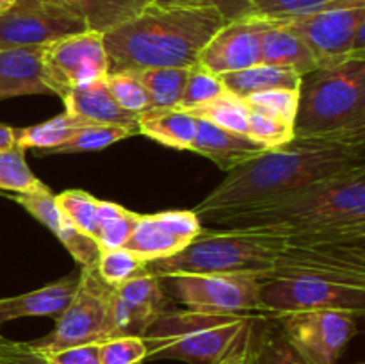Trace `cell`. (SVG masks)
I'll return each instance as SVG.
<instances>
[{
  "instance_id": "f6af8a7d",
  "label": "cell",
  "mask_w": 365,
  "mask_h": 364,
  "mask_svg": "<svg viewBox=\"0 0 365 364\" xmlns=\"http://www.w3.org/2000/svg\"><path fill=\"white\" fill-rule=\"evenodd\" d=\"M157 4H207V2H217L220 0H155Z\"/></svg>"
},
{
  "instance_id": "bcb514c9",
  "label": "cell",
  "mask_w": 365,
  "mask_h": 364,
  "mask_svg": "<svg viewBox=\"0 0 365 364\" xmlns=\"http://www.w3.org/2000/svg\"><path fill=\"white\" fill-rule=\"evenodd\" d=\"M20 364H46V363H45V359H43V357L39 355L38 352H34V350H32L31 355H29L27 359L21 360Z\"/></svg>"
},
{
  "instance_id": "4fadbf2b",
  "label": "cell",
  "mask_w": 365,
  "mask_h": 364,
  "mask_svg": "<svg viewBox=\"0 0 365 364\" xmlns=\"http://www.w3.org/2000/svg\"><path fill=\"white\" fill-rule=\"evenodd\" d=\"M271 21H277L298 34L312 50L319 66H323L351 56L356 27L365 21V6L331 7L307 16Z\"/></svg>"
},
{
  "instance_id": "6da1fadb",
  "label": "cell",
  "mask_w": 365,
  "mask_h": 364,
  "mask_svg": "<svg viewBox=\"0 0 365 364\" xmlns=\"http://www.w3.org/2000/svg\"><path fill=\"white\" fill-rule=\"evenodd\" d=\"M359 168H365V145L294 136L285 145L267 148L228 171L223 182L192 213L200 221L214 223L237 211L271 202Z\"/></svg>"
},
{
  "instance_id": "8d00e7d4",
  "label": "cell",
  "mask_w": 365,
  "mask_h": 364,
  "mask_svg": "<svg viewBox=\"0 0 365 364\" xmlns=\"http://www.w3.org/2000/svg\"><path fill=\"white\" fill-rule=\"evenodd\" d=\"M242 100L250 109L260 111V113L294 125L299 103V89H267V91L252 93Z\"/></svg>"
},
{
  "instance_id": "7a4b0ae2",
  "label": "cell",
  "mask_w": 365,
  "mask_h": 364,
  "mask_svg": "<svg viewBox=\"0 0 365 364\" xmlns=\"http://www.w3.org/2000/svg\"><path fill=\"white\" fill-rule=\"evenodd\" d=\"M228 21L217 2L157 4L103 34L109 74L189 68Z\"/></svg>"
},
{
  "instance_id": "836d02e7",
  "label": "cell",
  "mask_w": 365,
  "mask_h": 364,
  "mask_svg": "<svg viewBox=\"0 0 365 364\" xmlns=\"http://www.w3.org/2000/svg\"><path fill=\"white\" fill-rule=\"evenodd\" d=\"M56 203L63 216L82 234L95 239L96 218H98L100 200L82 189H68L56 195Z\"/></svg>"
},
{
  "instance_id": "e575fe53",
  "label": "cell",
  "mask_w": 365,
  "mask_h": 364,
  "mask_svg": "<svg viewBox=\"0 0 365 364\" xmlns=\"http://www.w3.org/2000/svg\"><path fill=\"white\" fill-rule=\"evenodd\" d=\"M146 261L127 248L102 252L96 263V271L109 285H120L146 271Z\"/></svg>"
},
{
  "instance_id": "603a6c76",
  "label": "cell",
  "mask_w": 365,
  "mask_h": 364,
  "mask_svg": "<svg viewBox=\"0 0 365 364\" xmlns=\"http://www.w3.org/2000/svg\"><path fill=\"white\" fill-rule=\"evenodd\" d=\"M139 134L177 150H191L196 138V118L178 107L146 109L138 114Z\"/></svg>"
},
{
  "instance_id": "f546056e",
  "label": "cell",
  "mask_w": 365,
  "mask_h": 364,
  "mask_svg": "<svg viewBox=\"0 0 365 364\" xmlns=\"http://www.w3.org/2000/svg\"><path fill=\"white\" fill-rule=\"evenodd\" d=\"M248 6L242 13L264 20L307 16L341 6H365V0H246Z\"/></svg>"
},
{
  "instance_id": "5b68a950",
  "label": "cell",
  "mask_w": 365,
  "mask_h": 364,
  "mask_svg": "<svg viewBox=\"0 0 365 364\" xmlns=\"http://www.w3.org/2000/svg\"><path fill=\"white\" fill-rule=\"evenodd\" d=\"M285 245L287 234L273 228H202L180 252L150 261L146 266L157 277L212 273L264 275L273 268L278 252Z\"/></svg>"
},
{
  "instance_id": "3957f363",
  "label": "cell",
  "mask_w": 365,
  "mask_h": 364,
  "mask_svg": "<svg viewBox=\"0 0 365 364\" xmlns=\"http://www.w3.org/2000/svg\"><path fill=\"white\" fill-rule=\"evenodd\" d=\"M220 228L262 227L317 239L365 236V168L214 221Z\"/></svg>"
},
{
  "instance_id": "ffe728a7",
  "label": "cell",
  "mask_w": 365,
  "mask_h": 364,
  "mask_svg": "<svg viewBox=\"0 0 365 364\" xmlns=\"http://www.w3.org/2000/svg\"><path fill=\"white\" fill-rule=\"evenodd\" d=\"M77 284L78 277H68L24 295L0 298V327L7 321L29 316H48L57 320L73 298Z\"/></svg>"
},
{
  "instance_id": "c3c4849f",
  "label": "cell",
  "mask_w": 365,
  "mask_h": 364,
  "mask_svg": "<svg viewBox=\"0 0 365 364\" xmlns=\"http://www.w3.org/2000/svg\"><path fill=\"white\" fill-rule=\"evenodd\" d=\"M0 195H2V196H7V193H0Z\"/></svg>"
},
{
  "instance_id": "d4e9b609",
  "label": "cell",
  "mask_w": 365,
  "mask_h": 364,
  "mask_svg": "<svg viewBox=\"0 0 365 364\" xmlns=\"http://www.w3.org/2000/svg\"><path fill=\"white\" fill-rule=\"evenodd\" d=\"M220 79L225 89L239 98H246L252 93L267 91V89H299L302 86V75L264 63L223 74L220 75Z\"/></svg>"
},
{
  "instance_id": "816d5d0a",
  "label": "cell",
  "mask_w": 365,
  "mask_h": 364,
  "mask_svg": "<svg viewBox=\"0 0 365 364\" xmlns=\"http://www.w3.org/2000/svg\"><path fill=\"white\" fill-rule=\"evenodd\" d=\"M59 2H61V0H59Z\"/></svg>"
},
{
  "instance_id": "9a60e30c",
  "label": "cell",
  "mask_w": 365,
  "mask_h": 364,
  "mask_svg": "<svg viewBox=\"0 0 365 364\" xmlns=\"http://www.w3.org/2000/svg\"><path fill=\"white\" fill-rule=\"evenodd\" d=\"M269 21L239 13L210 38L198 57L205 70L216 75L245 70L260 63V39Z\"/></svg>"
},
{
  "instance_id": "d6986e66",
  "label": "cell",
  "mask_w": 365,
  "mask_h": 364,
  "mask_svg": "<svg viewBox=\"0 0 365 364\" xmlns=\"http://www.w3.org/2000/svg\"><path fill=\"white\" fill-rule=\"evenodd\" d=\"M43 46L0 49V102L14 96L53 95L43 77Z\"/></svg>"
},
{
  "instance_id": "2e32d148",
  "label": "cell",
  "mask_w": 365,
  "mask_h": 364,
  "mask_svg": "<svg viewBox=\"0 0 365 364\" xmlns=\"http://www.w3.org/2000/svg\"><path fill=\"white\" fill-rule=\"evenodd\" d=\"M202 221L192 211L141 214L123 248L150 263L180 252L202 232Z\"/></svg>"
},
{
  "instance_id": "d590c367",
  "label": "cell",
  "mask_w": 365,
  "mask_h": 364,
  "mask_svg": "<svg viewBox=\"0 0 365 364\" xmlns=\"http://www.w3.org/2000/svg\"><path fill=\"white\" fill-rule=\"evenodd\" d=\"M107 89L116 100L118 106L134 114L145 113L150 109V98L145 86L139 81L134 71H120V74H107L103 79Z\"/></svg>"
},
{
  "instance_id": "e0dca14e",
  "label": "cell",
  "mask_w": 365,
  "mask_h": 364,
  "mask_svg": "<svg viewBox=\"0 0 365 364\" xmlns=\"http://www.w3.org/2000/svg\"><path fill=\"white\" fill-rule=\"evenodd\" d=\"M11 198L20 203L39 223L45 225L52 234H56L57 239L63 243L64 248L71 253V257L82 268L95 266L98 263V257L102 252H100L96 241L89 236L82 234L81 231H77L63 216V213H61L56 203V195L52 193V189L46 188L43 191L16 193Z\"/></svg>"
},
{
  "instance_id": "52a82bcc",
  "label": "cell",
  "mask_w": 365,
  "mask_h": 364,
  "mask_svg": "<svg viewBox=\"0 0 365 364\" xmlns=\"http://www.w3.org/2000/svg\"><path fill=\"white\" fill-rule=\"evenodd\" d=\"M260 303L266 316L312 309L365 314V282L319 275H260Z\"/></svg>"
},
{
  "instance_id": "8fae6325",
  "label": "cell",
  "mask_w": 365,
  "mask_h": 364,
  "mask_svg": "<svg viewBox=\"0 0 365 364\" xmlns=\"http://www.w3.org/2000/svg\"><path fill=\"white\" fill-rule=\"evenodd\" d=\"M41 63L46 86L61 100L73 89L102 81L109 74L103 34L93 31L66 36L45 45Z\"/></svg>"
},
{
  "instance_id": "cb8c5ba5",
  "label": "cell",
  "mask_w": 365,
  "mask_h": 364,
  "mask_svg": "<svg viewBox=\"0 0 365 364\" xmlns=\"http://www.w3.org/2000/svg\"><path fill=\"white\" fill-rule=\"evenodd\" d=\"M61 2L82 18L88 31L106 34L138 16L155 0H61Z\"/></svg>"
},
{
  "instance_id": "ba28073f",
  "label": "cell",
  "mask_w": 365,
  "mask_h": 364,
  "mask_svg": "<svg viewBox=\"0 0 365 364\" xmlns=\"http://www.w3.org/2000/svg\"><path fill=\"white\" fill-rule=\"evenodd\" d=\"M109 291L110 285L102 280L96 266L82 268L73 298L56 320V328L29 343L31 348L46 353L109 339Z\"/></svg>"
},
{
  "instance_id": "8992f818",
  "label": "cell",
  "mask_w": 365,
  "mask_h": 364,
  "mask_svg": "<svg viewBox=\"0 0 365 364\" xmlns=\"http://www.w3.org/2000/svg\"><path fill=\"white\" fill-rule=\"evenodd\" d=\"M257 316L260 314H217L170 307L143 334L146 359L214 364L237 345Z\"/></svg>"
},
{
  "instance_id": "44dd1931",
  "label": "cell",
  "mask_w": 365,
  "mask_h": 364,
  "mask_svg": "<svg viewBox=\"0 0 365 364\" xmlns=\"http://www.w3.org/2000/svg\"><path fill=\"white\" fill-rule=\"evenodd\" d=\"M64 109L75 116L86 118L95 123L120 125L138 134V114L128 113L118 106L116 100L107 89L106 82L96 81L88 86L73 89L66 98H63Z\"/></svg>"
},
{
  "instance_id": "f907efd6",
  "label": "cell",
  "mask_w": 365,
  "mask_h": 364,
  "mask_svg": "<svg viewBox=\"0 0 365 364\" xmlns=\"http://www.w3.org/2000/svg\"><path fill=\"white\" fill-rule=\"evenodd\" d=\"M217 363H220V360H217ZM217 363H214V364H217Z\"/></svg>"
},
{
  "instance_id": "9c48e42d",
  "label": "cell",
  "mask_w": 365,
  "mask_h": 364,
  "mask_svg": "<svg viewBox=\"0 0 365 364\" xmlns=\"http://www.w3.org/2000/svg\"><path fill=\"white\" fill-rule=\"evenodd\" d=\"M159 278L168 295L185 309L217 314H264L259 273L168 275Z\"/></svg>"
},
{
  "instance_id": "f1b7e54d",
  "label": "cell",
  "mask_w": 365,
  "mask_h": 364,
  "mask_svg": "<svg viewBox=\"0 0 365 364\" xmlns=\"http://www.w3.org/2000/svg\"><path fill=\"white\" fill-rule=\"evenodd\" d=\"M189 68H150L138 71L139 81L148 93L150 109L178 107L187 82Z\"/></svg>"
},
{
  "instance_id": "7c38bea8",
  "label": "cell",
  "mask_w": 365,
  "mask_h": 364,
  "mask_svg": "<svg viewBox=\"0 0 365 364\" xmlns=\"http://www.w3.org/2000/svg\"><path fill=\"white\" fill-rule=\"evenodd\" d=\"M84 31L82 18L59 0H16L0 14V49L45 46Z\"/></svg>"
},
{
  "instance_id": "7402d4cb",
  "label": "cell",
  "mask_w": 365,
  "mask_h": 364,
  "mask_svg": "<svg viewBox=\"0 0 365 364\" xmlns=\"http://www.w3.org/2000/svg\"><path fill=\"white\" fill-rule=\"evenodd\" d=\"M269 21L260 39V63L285 68L298 75H307L319 68L316 56L305 41L277 21Z\"/></svg>"
},
{
  "instance_id": "ac0fdd59",
  "label": "cell",
  "mask_w": 365,
  "mask_h": 364,
  "mask_svg": "<svg viewBox=\"0 0 365 364\" xmlns=\"http://www.w3.org/2000/svg\"><path fill=\"white\" fill-rule=\"evenodd\" d=\"M266 146L246 134L217 127L210 121L196 118V138L191 152L207 157L225 171H232L246 161L266 152Z\"/></svg>"
},
{
  "instance_id": "7dc6e473",
  "label": "cell",
  "mask_w": 365,
  "mask_h": 364,
  "mask_svg": "<svg viewBox=\"0 0 365 364\" xmlns=\"http://www.w3.org/2000/svg\"><path fill=\"white\" fill-rule=\"evenodd\" d=\"M14 2H16V0H0V14L6 13L7 9H11Z\"/></svg>"
},
{
  "instance_id": "681fc988",
  "label": "cell",
  "mask_w": 365,
  "mask_h": 364,
  "mask_svg": "<svg viewBox=\"0 0 365 364\" xmlns=\"http://www.w3.org/2000/svg\"><path fill=\"white\" fill-rule=\"evenodd\" d=\"M356 364H364V363H356Z\"/></svg>"
},
{
  "instance_id": "b9f144b4",
  "label": "cell",
  "mask_w": 365,
  "mask_h": 364,
  "mask_svg": "<svg viewBox=\"0 0 365 364\" xmlns=\"http://www.w3.org/2000/svg\"><path fill=\"white\" fill-rule=\"evenodd\" d=\"M260 316H266V314H260ZM257 318L253 320V323L250 325L248 330L242 334V338L239 339L237 345H235L217 364H255V357H253V325H255Z\"/></svg>"
},
{
  "instance_id": "f35d334b",
  "label": "cell",
  "mask_w": 365,
  "mask_h": 364,
  "mask_svg": "<svg viewBox=\"0 0 365 364\" xmlns=\"http://www.w3.org/2000/svg\"><path fill=\"white\" fill-rule=\"evenodd\" d=\"M248 136L266 148H277L294 138V125L248 107Z\"/></svg>"
},
{
  "instance_id": "83f0119b",
  "label": "cell",
  "mask_w": 365,
  "mask_h": 364,
  "mask_svg": "<svg viewBox=\"0 0 365 364\" xmlns=\"http://www.w3.org/2000/svg\"><path fill=\"white\" fill-rule=\"evenodd\" d=\"M139 216L141 214L125 209V207L118 206V203L100 200L95 232V241L98 245L100 252L123 248L134 227L138 225Z\"/></svg>"
},
{
  "instance_id": "5bb4252c",
  "label": "cell",
  "mask_w": 365,
  "mask_h": 364,
  "mask_svg": "<svg viewBox=\"0 0 365 364\" xmlns=\"http://www.w3.org/2000/svg\"><path fill=\"white\" fill-rule=\"evenodd\" d=\"M163 282L146 266L138 277L109 291V338H143L152 321L170 309V298Z\"/></svg>"
},
{
  "instance_id": "7bdbcfd3",
  "label": "cell",
  "mask_w": 365,
  "mask_h": 364,
  "mask_svg": "<svg viewBox=\"0 0 365 364\" xmlns=\"http://www.w3.org/2000/svg\"><path fill=\"white\" fill-rule=\"evenodd\" d=\"M32 353L29 343L13 341L0 334V364H20Z\"/></svg>"
},
{
  "instance_id": "4316f807",
  "label": "cell",
  "mask_w": 365,
  "mask_h": 364,
  "mask_svg": "<svg viewBox=\"0 0 365 364\" xmlns=\"http://www.w3.org/2000/svg\"><path fill=\"white\" fill-rule=\"evenodd\" d=\"M255 364H309L285 339L277 320L259 316L253 325Z\"/></svg>"
},
{
  "instance_id": "d6a6232c",
  "label": "cell",
  "mask_w": 365,
  "mask_h": 364,
  "mask_svg": "<svg viewBox=\"0 0 365 364\" xmlns=\"http://www.w3.org/2000/svg\"><path fill=\"white\" fill-rule=\"evenodd\" d=\"M134 136V132L120 125L91 123L78 128L66 143L59 145L57 148L48 150L45 153H81V152H96V150L107 148L114 143L121 141Z\"/></svg>"
},
{
  "instance_id": "ab89813d",
  "label": "cell",
  "mask_w": 365,
  "mask_h": 364,
  "mask_svg": "<svg viewBox=\"0 0 365 364\" xmlns=\"http://www.w3.org/2000/svg\"><path fill=\"white\" fill-rule=\"evenodd\" d=\"M146 360V345L138 335L109 338L100 343L102 364H143Z\"/></svg>"
},
{
  "instance_id": "4dcf8cb0",
  "label": "cell",
  "mask_w": 365,
  "mask_h": 364,
  "mask_svg": "<svg viewBox=\"0 0 365 364\" xmlns=\"http://www.w3.org/2000/svg\"><path fill=\"white\" fill-rule=\"evenodd\" d=\"M195 118L210 121L217 127L248 136V106L242 98L225 91L216 98L187 111Z\"/></svg>"
},
{
  "instance_id": "484cf974",
  "label": "cell",
  "mask_w": 365,
  "mask_h": 364,
  "mask_svg": "<svg viewBox=\"0 0 365 364\" xmlns=\"http://www.w3.org/2000/svg\"><path fill=\"white\" fill-rule=\"evenodd\" d=\"M91 123L95 121H89L86 118L75 116V114L64 111L59 116H53L38 125L14 128V139H16V145L24 150L38 148L45 153L66 143L81 127Z\"/></svg>"
},
{
  "instance_id": "30bf717a",
  "label": "cell",
  "mask_w": 365,
  "mask_h": 364,
  "mask_svg": "<svg viewBox=\"0 0 365 364\" xmlns=\"http://www.w3.org/2000/svg\"><path fill=\"white\" fill-rule=\"evenodd\" d=\"M289 345L309 364H337L359 334L360 314L344 309H312L271 316Z\"/></svg>"
},
{
  "instance_id": "1f68e13d",
  "label": "cell",
  "mask_w": 365,
  "mask_h": 364,
  "mask_svg": "<svg viewBox=\"0 0 365 364\" xmlns=\"http://www.w3.org/2000/svg\"><path fill=\"white\" fill-rule=\"evenodd\" d=\"M43 184L31 171L25 161V150L14 143L9 148L0 150V193H34L43 191Z\"/></svg>"
},
{
  "instance_id": "277c9868",
  "label": "cell",
  "mask_w": 365,
  "mask_h": 364,
  "mask_svg": "<svg viewBox=\"0 0 365 364\" xmlns=\"http://www.w3.org/2000/svg\"><path fill=\"white\" fill-rule=\"evenodd\" d=\"M294 136L365 145V56L351 54L303 75Z\"/></svg>"
},
{
  "instance_id": "74e56055",
  "label": "cell",
  "mask_w": 365,
  "mask_h": 364,
  "mask_svg": "<svg viewBox=\"0 0 365 364\" xmlns=\"http://www.w3.org/2000/svg\"><path fill=\"white\" fill-rule=\"evenodd\" d=\"M223 82H221L220 75L212 74V71L205 70L200 64H192L189 68L187 82H185L184 93H182L180 103L178 109L189 111L192 107H198L202 103H207L209 100L216 98L221 93H225Z\"/></svg>"
},
{
  "instance_id": "60d3db41",
  "label": "cell",
  "mask_w": 365,
  "mask_h": 364,
  "mask_svg": "<svg viewBox=\"0 0 365 364\" xmlns=\"http://www.w3.org/2000/svg\"><path fill=\"white\" fill-rule=\"evenodd\" d=\"M46 364H102L100 363V343L68 346L56 352L39 353Z\"/></svg>"
},
{
  "instance_id": "ee69618b",
  "label": "cell",
  "mask_w": 365,
  "mask_h": 364,
  "mask_svg": "<svg viewBox=\"0 0 365 364\" xmlns=\"http://www.w3.org/2000/svg\"><path fill=\"white\" fill-rule=\"evenodd\" d=\"M14 143H16V139H14V127H9V125L0 121V150L9 148Z\"/></svg>"
}]
</instances>
